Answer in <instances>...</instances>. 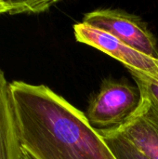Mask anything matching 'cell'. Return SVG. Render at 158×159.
I'll return each mask as SVG.
<instances>
[{
    "label": "cell",
    "instance_id": "10",
    "mask_svg": "<svg viewBox=\"0 0 158 159\" xmlns=\"http://www.w3.org/2000/svg\"><path fill=\"white\" fill-rule=\"evenodd\" d=\"M21 159H34L30 155H28L26 152H24L22 150V157H21Z\"/></svg>",
    "mask_w": 158,
    "mask_h": 159
},
{
    "label": "cell",
    "instance_id": "5",
    "mask_svg": "<svg viewBox=\"0 0 158 159\" xmlns=\"http://www.w3.org/2000/svg\"><path fill=\"white\" fill-rule=\"evenodd\" d=\"M128 140L149 159H158V108L145 96L138 110L124 124L110 129Z\"/></svg>",
    "mask_w": 158,
    "mask_h": 159
},
{
    "label": "cell",
    "instance_id": "8",
    "mask_svg": "<svg viewBox=\"0 0 158 159\" xmlns=\"http://www.w3.org/2000/svg\"><path fill=\"white\" fill-rule=\"evenodd\" d=\"M58 1L54 0H28V1H1L0 15L9 14H38L48 10Z\"/></svg>",
    "mask_w": 158,
    "mask_h": 159
},
{
    "label": "cell",
    "instance_id": "1",
    "mask_svg": "<svg viewBox=\"0 0 158 159\" xmlns=\"http://www.w3.org/2000/svg\"><path fill=\"white\" fill-rule=\"evenodd\" d=\"M20 146L34 159H116L85 114L45 85L9 82Z\"/></svg>",
    "mask_w": 158,
    "mask_h": 159
},
{
    "label": "cell",
    "instance_id": "6",
    "mask_svg": "<svg viewBox=\"0 0 158 159\" xmlns=\"http://www.w3.org/2000/svg\"><path fill=\"white\" fill-rule=\"evenodd\" d=\"M18 130L15 123L9 83L0 68V159H21Z\"/></svg>",
    "mask_w": 158,
    "mask_h": 159
},
{
    "label": "cell",
    "instance_id": "9",
    "mask_svg": "<svg viewBox=\"0 0 158 159\" xmlns=\"http://www.w3.org/2000/svg\"><path fill=\"white\" fill-rule=\"evenodd\" d=\"M142 95L147 97L158 108V73L154 75L129 71Z\"/></svg>",
    "mask_w": 158,
    "mask_h": 159
},
{
    "label": "cell",
    "instance_id": "2",
    "mask_svg": "<svg viewBox=\"0 0 158 159\" xmlns=\"http://www.w3.org/2000/svg\"><path fill=\"white\" fill-rule=\"evenodd\" d=\"M142 102L138 87L127 82L103 80L85 115L89 124L100 129H115L129 119Z\"/></svg>",
    "mask_w": 158,
    "mask_h": 159
},
{
    "label": "cell",
    "instance_id": "3",
    "mask_svg": "<svg viewBox=\"0 0 158 159\" xmlns=\"http://www.w3.org/2000/svg\"><path fill=\"white\" fill-rule=\"evenodd\" d=\"M82 22L105 31L137 51L158 60L157 41L140 17L120 9H97L86 13Z\"/></svg>",
    "mask_w": 158,
    "mask_h": 159
},
{
    "label": "cell",
    "instance_id": "7",
    "mask_svg": "<svg viewBox=\"0 0 158 159\" xmlns=\"http://www.w3.org/2000/svg\"><path fill=\"white\" fill-rule=\"evenodd\" d=\"M116 159H149L128 140L112 129H97Z\"/></svg>",
    "mask_w": 158,
    "mask_h": 159
},
{
    "label": "cell",
    "instance_id": "4",
    "mask_svg": "<svg viewBox=\"0 0 158 159\" xmlns=\"http://www.w3.org/2000/svg\"><path fill=\"white\" fill-rule=\"evenodd\" d=\"M75 40L79 43L93 47L122 62L129 71L149 75L158 73V60L146 56L113 34L84 22L74 25Z\"/></svg>",
    "mask_w": 158,
    "mask_h": 159
}]
</instances>
